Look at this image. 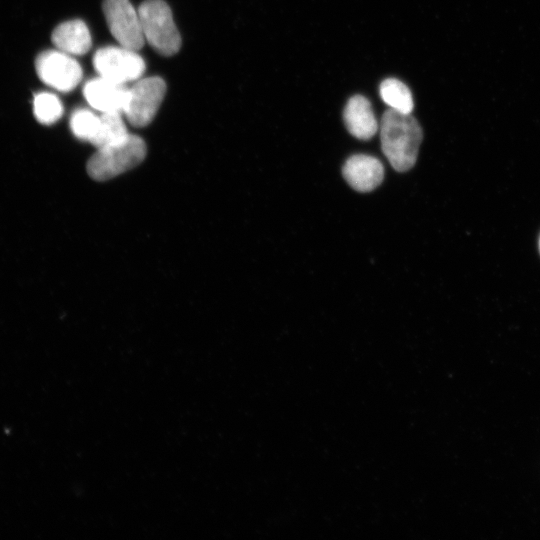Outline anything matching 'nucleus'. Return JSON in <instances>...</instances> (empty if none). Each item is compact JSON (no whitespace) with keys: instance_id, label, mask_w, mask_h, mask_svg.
Returning a JSON list of instances; mask_svg holds the SVG:
<instances>
[{"instance_id":"nucleus-1","label":"nucleus","mask_w":540,"mask_h":540,"mask_svg":"<svg viewBox=\"0 0 540 540\" xmlns=\"http://www.w3.org/2000/svg\"><path fill=\"white\" fill-rule=\"evenodd\" d=\"M381 148L391 166L398 172L411 169L418 156L422 129L411 115L387 109L380 123Z\"/></svg>"},{"instance_id":"nucleus-2","label":"nucleus","mask_w":540,"mask_h":540,"mask_svg":"<svg viewBox=\"0 0 540 540\" xmlns=\"http://www.w3.org/2000/svg\"><path fill=\"white\" fill-rule=\"evenodd\" d=\"M146 152L144 140L128 134L115 144L98 148L87 162V172L96 181L109 180L140 164Z\"/></svg>"},{"instance_id":"nucleus-3","label":"nucleus","mask_w":540,"mask_h":540,"mask_svg":"<svg viewBox=\"0 0 540 540\" xmlns=\"http://www.w3.org/2000/svg\"><path fill=\"white\" fill-rule=\"evenodd\" d=\"M145 41L159 54L172 56L181 47V36L170 7L163 0H146L138 9Z\"/></svg>"},{"instance_id":"nucleus-4","label":"nucleus","mask_w":540,"mask_h":540,"mask_svg":"<svg viewBox=\"0 0 540 540\" xmlns=\"http://www.w3.org/2000/svg\"><path fill=\"white\" fill-rule=\"evenodd\" d=\"M166 93V84L160 77L138 80L128 91L124 107L128 122L134 127L149 125L154 119Z\"/></svg>"},{"instance_id":"nucleus-5","label":"nucleus","mask_w":540,"mask_h":540,"mask_svg":"<svg viewBox=\"0 0 540 540\" xmlns=\"http://www.w3.org/2000/svg\"><path fill=\"white\" fill-rule=\"evenodd\" d=\"M93 65L100 76L121 84L138 80L145 71V62L137 51L121 45L97 50Z\"/></svg>"},{"instance_id":"nucleus-6","label":"nucleus","mask_w":540,"mask_h":540,"mask_svg":"<svg viewBox=\"0 0 540 540\" xmlns=\"http://www.w3.org/2000/svg\"><path fill=\"white\" fill-rule=\"evenodd\" d=\"M102 9L111 34L121 46L135 51L143 47L139 14L129 0H104Z\"/></svg>"},{"instance_id":"nucleus-7","label":"nucleus","mask_w":540,"mask_h":540,"mask_svg":"<svg viewBox=\"0 0 540 540\" xmlns=\"http://www.w3.org/2000/svg\"><path fill=\"white\" fill-rule=\"evenodd\" d=\"M36 71L39 78L58 91L73 90L82 79L80 64L70 54L47 50L38 55Z\"/></svg>"},{"instance_id":"nucleus-8","label":"nucleus","mask_w":540,"mask_h":540,"mask_svg":"<svg viewBox=\"0 0 540 540\" xmlns=\"http://www.w3.org/2000/svg\"><path fill=\"white\" fill-rule=\"evenodd\" d=\"M128 91L124 84L100 76L85 84L83 95L91 107L102 113H123Z\"/></svg>"},{"instance_id":"nucleus-9","label":"nucleus","mask_w":540,"mask_h":540,"mask_svg":"<svg viewBox=\"0 0 540 540\" xmlns=\"http://www.w3.org/2000/svg\"><path fill=\"white\" fill-rule=\"evenodd\" d=\"M342 172L347 183L359 192L372 191L384 178L381 161L366 154H356L348 158Z\"/></svg>"},{"instance_id":"nucleus-10","label":"nucleus","mask_w":540,"mask_h":540,"mask_svg":"<svg viewBox=\"0 0 540 540\" xmlns=\"http://www.w3.org/2000/svg\"><path fill=\"white\" fill-rule=\"evenodd\" d=\"M343 118L348 132L360 140H369L379 128L371 103L362 95L348 100Z\"/></svg>"},{"instance_id":"nucleus-11","label":"nucleus","mask_w":540,"mask_h":540,"mask_svg":"<svg viewBox=\"0 0 540 540\" xmlns=\"http://www.w3.org/2000/svg\"><path fill=\"white\" fill-rule=\"evenodd\" d=\"M58 50L70 55H83L91 48V35L87 25L79 19L58 25L52 33Z\"/></svg>"},{"instance_id":"nucleus-12","label":"nucleus","mask_w":540,"mask_h":540,"mask_svg":"<svg viewBox=\"0 0 540 540\" xmlns=\"http://www.w3.org/2000/svg\"><path fill=\"white\" fill-rule=\"evenodd\" d=\"M128 134L120 112L102 113L97 132L90 143L98 149L115 144L126 138Z\"/></svg>"},{"instance_id":"nucleus-13","label":"nucleus","mask_w":540,"mask_h":540,"mask_svg":"<svg viewBox=\"0 0 540 540\" xmlns=\"http://www.w3.org/2000/svg\"><path fill=\"white\" fill-rule=\"evenodd\" d=\"M382 100L391 108L398 112L411 114L414 103L410 89L398 79L387 78L383 80L379 87Z\"/></svg>"},{"instance_id":"nucleus-14","label":"nucleus","mask_w":540,"mask_h":540,"mask_svg":"<svg viewBox=\"0 0 540 540\" xmlns=\"http://www.w3.org/2000/svg\"><path fill=\"white\" fill-rule=\"evenodd\" d=\"M33 111L40 123L52 124L62 116L63 106L56 95L44 92L34 97Z\"/></svg>"},{"instance_id":"nucleus-15","label":"nucleus","mask_w":540,"mask_h":540,"mask_svg":"<svg viewBox=\"0 0 540 540\" xmlns=\"http://www.w3.org/2000/svg\"><path fill=\"white\" fill-rule=\"evenodd\" d=\"M100 116L91 110L78 109L70 119V128L73 134L82 140L91 141L97 132Z\"/></svg>"},{"instance_id":"nucleus-16","label":"nucleus","mask_w":540,"mask_h":540,"mask_svg":"<svg viewBox=\"0 0 540 540\" xmlns=\"http://www.w3.org/2000/svg\"><path fill=\"white\" fill-rule=\"evenodd\" d=\"M539 249H540V240H539Z\"/></svg>"}]
</instances>
